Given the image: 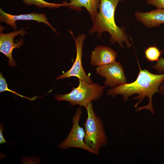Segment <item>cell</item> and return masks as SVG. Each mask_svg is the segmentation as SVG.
<instances>
[{
	"label": "cell",
	"instance_id": "obj_2",
	"mask_svg": "<svg viewBox=\"0 0 164 164\" xmlns=\"http://www.w3.org/2000/svg\"><path fill=\"white\" fill-rule=\"evenodd\" d=\"M123 0H100L99 11L93 22V26L89 32L92 34L97 32L99 37L103 32H107L111 36V43H117L122 48H124V43L127 48H130L132 44L125 30L118 27L115 22V9L119 2Z\"/></svg>",
	"mask_w": 164,
	"mask_h": 164
},
{
	"label": "cell",
	"instance_id": "obj_1",
	"mask_svg": "<svg viewBox=\"0 0 164 164\" xmlns=\"http://www.w3.org/2000/svg\"><path fill=\"white\" fill-rule=\"evenodd\" d=\"M139 72L136 79L130 83H125L109 89L107 93L108 95L114 97L118 95H122L123 101L126 102L131 96L137 94L133 98L138 100L134 108H136L145 97L149 99L148 104L137 109L136 111L145 109L149 110L152 114L155 113L152 103L154 94L156 92L160 93L159 88L164 80V73L158 75L151 73L146 69L142 70L139 67Z\"/></svg>",
	"mask_w": 164,
	"mask_h": 164
},
{
	"label": "cell",
	"instance_id": "obj_7",
	"mask_svg": "<svg viewBox=\"0 0 164 164\" xmlns=\"http://www.w3.org/2000/svg\"><path fill=\"white\" fill-rule=\"evenodd\" d=\"M86 35L83 34L74 38L76 49V56L75 61L71 68L56 78L59 80L71 77H76L80 80L89 83H93L91 78L85 73L82 62V48L83 42Z\"/></svg>",
	"mask_w": 164,
	"mask_h": 164
},
{
	"label": "cell",
	"instance_id": "obj_6",
	"mask_svg": "<svg viewBox=\"0 0 164 164\" xmlns=\"http://www.w3.org/2000/svg\"><path fill=\"white\" fill-rule=\"evenodd\" d=\"M96 73L105 78V86L113 88L127 83L123 67L119 62H115L104 66L97 67Z\"/></svg>",
	"mask_w": 164,
	"mask_h": 164
},
{
	"label": "cell",
	"instance_id": "obj_8",
	"mask_svg": "<svg viewBox=\"0 0 164 164\" xmlns=\"http://www.w3.org/2000/svg\"><path fill=\"white\" fill-rule=\"evenodd\" d=\"M26 31L23 29L15 31L8 33L0 34V51L4 54L9 59V65L12 67H15L17 63L13 59L12 56V51L14 48H19L22 45L23 40L20 39L16 43H14V38L19 35H24Z\"/></svg>",
	"mask_w": 164,
	"mask_h": 164
},
{
	"label": "cell",
	"instance_id": "obj_10",
	"mask_svg": "<svg viewBox=\"0 0 164 164\" xmlns=\"http://www.w3.org/2000/svg\"><path fill=\"white\" fill-rule=\"evenodd\" d=\"M116 52L109 47L99 45L91 52L90 63L93 66H100L115 62Z\"/></svg>",
	"mask_w": 164,
	"mask_h": 164
},
{
	"label": "cell",
	"instance_id": "obj_14",
	"mask_svg": "<svg viewBox=\"0 0 164 164\" xmlns=\"http://www.w3.org/2000/svg\"><path fill=\"white\" fill-rule=\"evenodd\" d=\"M7 91L16 94V95L19 96L21 97L22 98H24L26 99H28L29 100L32 101L35 99L42 97L43 96H42L41 97H38L36 96H35L33 97L30 98L27 97H26L21 94H20L17 93H16L15 91H14L13 90H12L9 89L8 86V84H7L5 79L4 78L2 75V73H0V92L1 93L4 91Z\"/></svg>",
	"mask_w": 164,
	"mask_h": 164
},
{
	"label": "cell",
	"instance_id": "obj_5",
	"mask_svg": "<svg viewBox=\"0 0 164 164\" xmlns=\"http://www.w3.org/2000/svg\"><path fill=\"white\" fill-rule=\"evenodd\" d=\"M82 113L81 107L76 110L72 118V126L67 137L58 144L59 147L62 149L76 148L86 150L96 155L95 152L84 142L85 131L79 124V121Z\"/></svg>",
	"mask_w": 164,
	"mask_h": 164
},
{
	"label": "cell",
	"instance_id": "obj_19",
	"mask_svg": "<svg viewBox=\"0 0 164 164\" xmlns=\"http://www.w3.org/2000/svg\"><path fill=\"white\" fill-rule=\"evenodd\" d=\"M162 85L159 86V89L161 93L164 94L163 92L164 91V80L162 82Z\"/></svg>",
	"mask_w": 164,
	"mask_h": 164
},
{
	"label": "cell",
	"instance_id": "obj_11",
	"mask_svg": "<svg viewBox=\"0 0 164 164\" xmlns=\"http://www.w3.org/2000/svg\"><path fill=\"white\" fill-rule=\"evenodd\" d=\"M135 15L138 21L148 28L164 24V9L157 8L147 12H137Z\"/></svg>",
	"mask_w": 164,
	"mask_h": 164
},
{
	"label": "cell",
	"instance_id": "obj_16",
	"mask_svg": "<svg viewBox=\"0 0 164 164\" xmlns=\"http://www.w3.org/2000/svg\"><path fill=\"white\" fill-rule=\"evenodd\" d=\"M146 2L157 8L164 9V0H146Z\"/></svg>",
	"mask_w": 164,
	"mask_h": 164
},
{
	"label": "cell",
	"instance_id": "obj_12",
	"mask_svg": "<svg viewBox=\"0 0 164 164\" xmlns=\"http://www.w3.org/2000/svg\"><path fill=\"white\" fill-rule=\"evenodd\" d=\"M100 0H70L69 3L64 2L65 6L73 9L84 7L88 12L93 22L96 16L99 8Z\"/></svg>",
	"mask_w": 164,
	"mask_h": 164
},
{
	"label": "cell",
	"instance_id": "obj_4",
	"mask_svg": "<svg viewBox=\"0 0 164 164\" xmlns=\"http://www.w3.org/2000/svg\"><path fill=\"white\" fill-rule=\"evenodd\" d=\"M105 88V86L97 83L79 80L78 86L73 88L70 92L56 94L54 97L59 101H68L72 106L77 105L86 108L90 102L100 99Z\"/></svg>",
	"mask_w": 164,
	"mask_h": 164
},
{
	"label": "cell",
	"instance_id": "obj_9",
	"mask_svg": "<svg viewBox=\"0 0 164 164\" xmlns=\"http://www.w3.org/2000/svg\"><path fill=\"white\" fill-rule=\"evenodd\" d=\"M0 20L1 22H3L12 26L15 29L17 26L16 21L18 20H34L38 22H43L50 27L56 33V30L48 22L45 14H37L32 13L19 15H12L4 12L0 9Z\"/></svg>",
	"mask_w": 164,
	"mask_h": 164
},
{
	"label": "cell",
	"instance_id": "obj_18",
	"mask_svg": "<svg viewBox=\"0 0 164 164\" xmlns=\"http://www.w3.org/2000/svg\"><path fill=\"white\" fill-rule=\"evenodd\" d=\"M4 125L1 124H0V145L6 142L9 143L5 139L2 134V132L4 130Z\"/></svg>",
	"mask_w": 164,
	"mask_h": 164
},
{
	"label": "cell",
	"instance_id": "obj_17",
	"mask_svg": "<svg viewBox=\"0 0 164 164\" xmlns=\"http://www.w3.org/2000/svg\"><path fill=\"white\" fill-rule=\"evenodd\" d=\"M153 65L152 68L159 72H164V58H161Z\"/></svg>",
	"mask_w": 164,
	"mask_h": 164
},
{
	"label": "cell",
	"instance_id": "obj_15",
	"mask_svg": "<svg viewBox=\"0 0 164 164\" xmlns=\"http://www.w3.org/2000/svg\"><path fill=\"white\" fill-rule=\"evenodd\" d=\"M146 57L149 61H157L161 55V52L156 47L151 46L148 48L145 51Z\"/></svg>",
	"mask_w": 164,
	"mask_h": 164
},
{
	"label": "cell",
	"instance_id": "obj_3",
	"mask_svg": "<svg viewBox=\"0 0 164 164\" xmlns=\"http://www.w3.org/2000/svg\"><path fill=\"white\" fill-rule=\"evenodd\" d=\"M92 102L85 108L87 117L83 123L85 132L84 142L95 152L96 155H98L100 149L107 144L108 140L103 121L95 112Z\"/></svg>",
	"mask_w": 164,
	"mask_h": 164
},
{
	"label": "cell",
	"instance_id": "obj_13",
	"mask_svg": "<svg viewBox=\"0 0 164 164\" xmlns=\"http://www.w3.org/2000/svg\"><path fill=\"white\" fill-rule=\"evenodd\" d=\"M23 3L27 5H35L38 8L48 7L55 8L64 6V3L56 4L50 3L44 0H22Z\"/></svg>",
	"mask_w": 164,
	"mask_h": 164
}]
</instances>
